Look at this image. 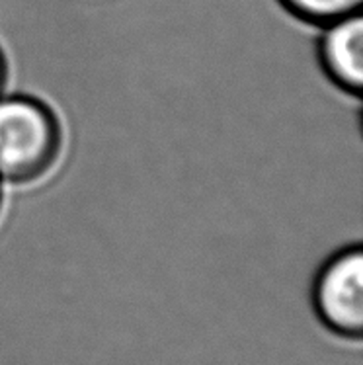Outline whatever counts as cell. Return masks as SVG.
<instances>
[{
	"label": "cell",
	"mask_w": 363,
	"mask_h": 365,
	"mask_svg": "<svg viewBox=\"0 0 363 365\" xmlns=\"http://www.w3.org/2000/svg\"><path fill=\"white\" fill-rule=\"evenodd\" d=\"M65 131L51 106L30 94H0V182L30 186L57 166Z\"/></svg>",
	"instance_id": "6da1fadb"
},
{
	"label": "cell",
	"mask_w": 363,
	"mask_h": 365,
	"mask_svg": "<svg viewBox=\"0 0 363 365\" xmlns=\"http://www.w3.org/2000/svg\"><path fill=\"white\" fill-rule=\"evenodd\" d=\"M312 303L334 334L359 340L363 334V250L346 246L330 256L315 277Z\"/></svg>",
	"instance_id": "7a4b0ae2"
},
{
	"label": "cell",
	"mask_w": 363,
	"mask_h": 365,
	"mask_svg": "<svg viewBox=\"0 0 363 365\" xmlns=\"http://www.w3.org/2000/svg\"><path fill=\"white\" fill-rule=\"evenodd\" d=\"M317 59L334 86L349 96H359L363 86V18L346 16L320 28Z\"/></svg>",
	"instance_id": "3957f363"
},
{
	"label": "cell",
	"mask_w": 363,
	"mask_h": 365,
	"mask_svg": "<svg viewBox=\"0 0 363 365\" xmlns=\"http://www.w3.org/2000/svg\"><path fill=\"white\" fill-rule=\"evenodd\" d=\"M285 12L309 26L322 28L346 16L357 14L363 0H277Z\"/></svg>",
	"instance_id": "277c9868"
},
{
	"label": "cell",
	"mask_w": 363,
	"mask_h": 365,
	"mask_svg": "<svg viewBox=\"0 0 363 365\" xmlns=\"http://www.w3.org/2000/svg\"><path fill=\"white\" fill-rule=\"evenodd\" d=\"M8 82V59L2 47H0V94H4V88H6Z\"/></svg>",
	"instance_id": "5b68a950"
},
{
	"label": "cell",
	"mask_w": 363,
	"mask_h": 365,
	"mask_svg": "<svg viewBox=\"0 0 363 365\" xmlns=\"http://www.w3.org/2000/svg\"><path fill=\"white\" fill-rule=\"evenodd\" d=\"M2 197H4V195H2V182H0V211H2V202H4Z\"/></svg>",
	"instance_id": "8992f818"
}]
</instances>
